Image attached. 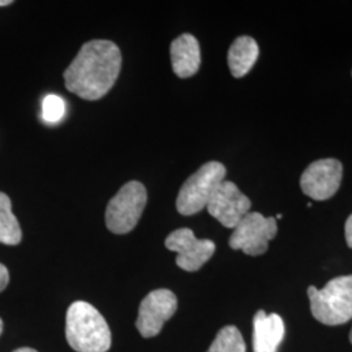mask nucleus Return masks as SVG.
I'll use <instances>...</instances> for the list:
<instances>
[{
    "instance_id": "nucleus-17",
    "label": "nucleus",
    "mask_w": 352,
    "mask_h": 352,
    "mask_svg": "<svg viewBox=\"0 0 352 352\" xmlns=\"http://www.w3.org/2000/svg\"><path fill=\"white\" fill-rule=\"evenodd\" d=\"M8 282H10L8 269L4 265L0 264V292L6 289V287L8 286Z\"/></svg>"
},
{
    "instance_id": "nucleus-10",
    "label": "nucleus",
    "mask_w": 352,
    "mask_h": 352,
    "mask_svg": "<svg viewBox=\"0 0 352 352\" xmlns=\"http://www.w3.org/2000/svg\"><path fill=\"white\" fill-rule=\"evenodd\" d=\"M251 200L241 193L235 183L222 182L214 192L206 209L222 226L235 228L240 221L250 213Z\"/></svg>"
},
{
    "instance_id": "nucleus-20",
    "label": "nucleus",
    "mask_w": 352,
    "mask_h": 352,
    "mask_svg": "<svg viewBox=\"0 0 352 352\" xmlns=\"http://www.w3.org/2000/svg\"><path fill=\"white\" fill-rule=\"evenodd\" d=\"M13 352H37L36 350H33V349H29V347H24V349H19V350H16V351Z\"/></svg>"
},
{
    "instance_id": "nucleus-13",
    "label": "nucleus",
    "mask_w": 352,
    "mask_h": 352,
    "mask_svg": "<svg viewBox=\"0 0 352 352\" xmlns=\"http://www.w3.org/2000/svg\"><path fill=\"white\" fill-rule=\"evenodd\" d=\"M258 55L260 49L253 38L248 36L236 38L227 55V62L232 76L240 78L247 75L257 62Z\"/></svg>"
},
{
    "instance_id": "nucleus-1",
    "label": "nucleus",
    "mask_w": 352,
    "mask_h": 352,
    "mask_svg": "<svg viewBox=\"0 0 352 352\" xmlns=\"http://www.w3.org/2000/svg\"><path fill=\"white\" fill-rule=\"evenodd\" d=\"M122 52L107 39L87 42L64 71V84L87 101H97L113 88L120 74Z\"/></svg>"
},
{
    "instance_id": "nucleus-21",
    "label": "nucleus",
    "mask_w": 352,
    "mask_h": 352,
    "mask_svg": "<svg viewBox=\"0 0 352 352\" xmlns=\"http://www.w3.org/2000/svg\"><path fill=\"white\" fill-rule=\"evenodd\" d=\"M1 331H3V321H1V318H0V334H1Z\"/></svg>"
},
{
    "instance_id": "nucleus-5",
    "label": "nucleus",
    "mask_w": 352,
    "mask_h": 352,
    "mask_svg": "<svg viewBox=\"0 0 352 352\" xmlns=\"http://www.w3.org/2000/svg\"><path fill=\"white\" fill-rule=\"evenodd\" d=\"M148 201V192L142 183L128 182L109 202L106 209V226L116 234L131 232L139 223Z\"/></svg>"
},
{
    "instance_id": "nucleus-9",
    "label": "nucleus",
    "mask_w": 352,
    "mask_h": 352,
    "mask_svg": "<svg viewBox=\"0 0 352 352\" xmlns=\"http://www.w3.org/2000/svg\"><path fill=\"white\" fill-rule=\"evenodd\" d=\"M177 308L175 294L170 289H160L151 291L140 304L139 317L136 327L144 338L158 336L164 322L170 320Z\"/></svg>"
},
{
    "instance_id": "nucleus-7",
    "label": "nucleus",
    "mask_w": 352,
    "mask_h": 352,
    "mask_svg": "<svg viewBox=\"0 0 352 352\" xmlns=\"http://www.w3.org/2000/svg\"><path fill=\"white\" fill-rule=\"evenodd\" d=\"M168 251L176 252V265L186 272H197L206 264L215 252L214 241L197 239L192 230L179 228L164 241Z\"/></svg>"
},
{
    "instance_id": "nucleus-19",
    "label": "nucleus",
    "mask_w": 352,
    "mask_h": 352,
    "mask_svg": "<svg viewBox=\"0 0 352 352\" xmlns=\"http://www.w3.org/2000/svg\"><path fill=\"white\" fill-rule=\"evenodd\" d=\"M12 3V0H0V7H6V6H10Z\"/></svg>"
},
{
    "instance_id": "nucleus-15",
    "label": "nucleus",
    "mask_w": 352,
    "mask_h": 352,
    "mask_svg": "<svg viewBox=\"0 0 352 352\" xmlns=\"http://www.w3.org/2000/svg\"><path fill=\"white\" fill-rule=\"evenodd\" d=\"M206 352H245V342L238 327L230 325L219 330Z\"/></svg>"
},
{
    "instance_id": "nucleus-6",
    "label": "nucleus",
    "mask_w": 352,
    "mask_h": 352,
    "mask_svg": "<svg viewBox=\"0 0 352 352\" xmlns=\"http://www.w3.org/2000/svg\"><path fill=\"white\" fill-rule=\"evenodd\" d=\"M277 232L276 218L250 212L234 228L228 244L232 250L243 251L248 256H261L267 251L269 241L276 238Z\"/></svg>"
},
{
    "instance_id": "nucleus-16",
    "label": "nucleus",
    "mask_w": 352,
    "mask_h": 352,
    "mask_svg": "<svg viewBox=\"0 0 352 352\" xmlns=\"http://www.w3.org/2000/svg\"><path fill=\"white\" fill-rule=\"evenodd\" d=\"M42 113H43V119L46 122L56 123L63 118L64 113H65V103L60 97L50 94L43 100Z\"/></svg>"
},
{
    "instance_id": "nucleus-2",
    "label": "nucleus",
    "mask_w": 352,
    "mask_h": 352,
    "mask_svg": "<svg viewBox=\"0 0 352 352\" xmlns=\"http://www.w3.org/2000/svg\"><path fill=\"white\" fill-rule=\"evenodd\" d=\"M65 337L76 352H107L111 347L110 327L87 302H75L68 308Z\"/></svg>"
},
{
    "instance_id": "nucleus-18",
    "label": "nucleus",
    "mask_w": 352,
    "mask_h": 352,
    "mask_svg": "<svg viewBox=\"0 0 352 352\" xmlns=\"http://www.w3.org/2000/svg\"><path fill=\"white\" fill-rule=\"evenodd\" d=\"M344 235H346V241L347 245L352 248V214L347 218L346 221V226H344Z\"/></svg>"
},
{
    "instance_id": "nucleus-12",
    "label": "nucleus",
    "mask_w": 352,
    "mask_h": 352,
    "mask_svg": "<svg viewBox=\"0 0 352 352\" xmlns=\"http://www.w3.org/2000/svg\"><path fill=\"white\" fill-rule=\"evenodd\" d=\"M285 337L280 316L258 311L253 318V352H277Z\"/></svg>"
},
{
    "instance_id": "nucleus-22",
    "label": "nucleus",
    "mask_w": 352,
    "mask_h": 352,
    "mask_svg": "<svg viewBox=\"0 0 352 352\" xmlns=\"http://www.w3.org/2000/svg\"><path fill=\"white\" fill-rule=\"evenodd\" d=\"M350 342H351V344H352V329H351V333H350Z\"/></svg>"
},
{
    "instance_id": "nucleus-8",
    "label": "nucleus",
    "mask_w": 352,
    "mask_h": 352,
    "mask_svg": "<svg viewBox=\"0 0 352 352\" xmlns=\"http://www.w3.org/2000/svg\"><path fill=\"white\" fill-rule=\"evenodd\" d=\"M343 166L338 160L325 158L309 164L300 177L302 190L316 201L331 199L340 187Z\"/></svg>"
},
{
    "instance_id": "nucleus-14",
    "label": "nucleus",
    "mask_w": 352,
    "mask_h": 352,
    "mask_svg": "<svg viewBox=\"0 0 352 352\" xmlns=\"http://www.w3.org/2000/svg\"><path fill=\"white\" fill-rule=\"evenodd\" d=\"M23 238L21 227L12 213V202L10 197L0 192V243L17 245Z\"/></svg>"
},
{
    "instance_id": "nucleus-4",
    "label": "nucleus",
    "mask_w": 352,
    "mask_h": 352,
    "mask_svg": "<svg viewBox=\"0 0 352 352\" xmlns=\"http://www.w3.org/2000/svg\"><path fill=\"white\" fill-rule=\"evenodd\" d=\"M226 167L221 162L212 161L201 166L193 175L189 176L179 190L176 209L183 215L200 213L208 206L214 192L225 182Z\"/></svg>"
},
{
    "instance_id": "nucleus-11",
    "label": "nucleus",
    "mask_w": 352,
    "mask_h": 352,
    "mask_svg": "<svg viewBox=\"0 0 352 352\" xmlns=\"http://www.w3.org/2000/svg\"><path fill=\"white\" fill-rule=\"evenodd\" d=\"M171 65L175 75L180 78H188L196 75L201 64L200 43L192 34H182L173 41Z\"/></svg>"
},
{
    "instance_id": "nucleus-3",
    "label": "nucleus",
    "mask_w": 352,
    "mask_h": 352,
    "mask_svg": "<svg viewBox=\"0 0 352 352\" xmlns=\"http://www.w3.org/2000/svg\"><path fill=\"white\" fill-rule=\"evenodd\" d=\"M311 312L324 325L337 327L352 320V276L327 282L324 289L308 287Z\"/></svg>"
}]
</instances>
